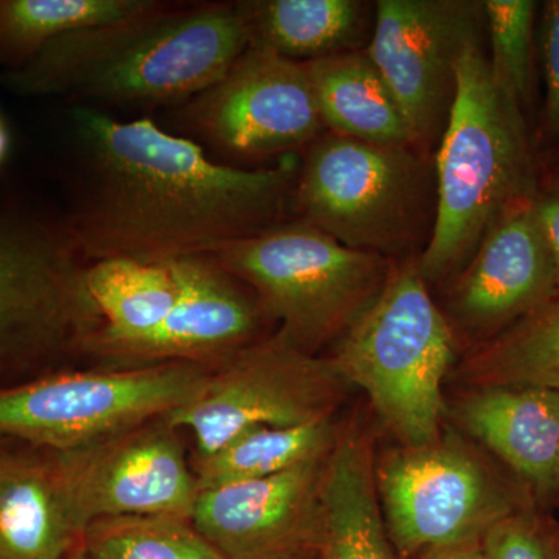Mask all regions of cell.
Wrapping results in <instances>:
<instances>
[{"instance_id":"52a82bcc","label":"cell","mask_w":559,"mask_h":559,"mask_svg":"<svg viewBox=\"0 0 559 559\" xmlns=\"http://www.w3.org/2000/svg\"><path fill=\"white\" fill-rule=\"evenodd\" d=\"M215 367L162 362L117 370L50 371L0 389V443L83 450L190 403Z\"/></svg>"},{"instance_id":"7c38bea8","label":"cell","mask_w":559,"mask_h":559,"mask_svg":"<svg viewBox=\"0 0 559 559\" xmlns=\"http://www.w3.org/2000/svg\"><path fill=\"white\" fill-rule=\"evenodd\" d=\"M200 138L241 157L283 154L319 139L323 128L304 62L249 46L216 83L183 103Z\"/></svg>"},{"instance_id":"cb8c5ba5","label":"cell","mask_w":559,"mask_h":559,"mask_svg":"<svg viewBox=\"0 0 559 559\" xmlns=\"http://www.w3.org/2000/svg\"><path fill=\"white\" fill-rule=\"evenodd\" d=\"M463 374L479 388L530 385L559 392V290L492 336L466 360Z\"/></svg>"},{"instance_id":"4fadbf2b","label":"cell","mask_w":559,"mask_h":559,"mask_svg":"<svg viewBox=\"0 0 559 559\" xmlns=\"http://www.w3.org/2000/svg\"><path fill=\"white\" fill-rule=\"evenodd\" d=\"M81 521L178 516L190 520L200 496L178 429L151 419L83 450L57 452Z\"/></svg>"},{"instance_id":"d6a6232c","label":"cell","mask_w":559,"mask_h":559,"mask_svg":"<svg viewBox=\"0 0 559 559\" xmlns=\"http://www.w3.org/2000/svg\"><path fill=\"white\" fill-rule=\"evenodd\" d=\"M318 549L293 551V554L277 555V557H271L266 559H310Z\"/></svg>"},{"instance_id":"83f0119b","label":"cell","mask_w":559,"mask_h":559,"mask_svg":"<svg viewBox=\"0 0 559 559\" xmlns=\"http://www.w3.org/2000/svg\"><path fill=\"white\" fill-rule=\"evenodd\" d=\"M480 546L485 559H559V543L521 511L491 525L481 536Z\"/></svg>"},{"instance_id":"ffe728a7","label":"cell","mask_w":559,"mask_h":559,"mask_svg":"<svg viewBox=\"0 0 559 559\" xmlns=\"http://www.w3.org/2000/svg\"><path fill=\"white\" fill-rule=\"evenodd\" d=\"M84 283L102 326L84 353L114 362L153 336L170 314L178 286L167 261L109 259L87 263Z\"/></svg>"},{"instance_id":"e575fe53","label":"cell","mask_w":559,"mask_h":559,"mask_svg":"<svg viewBox=\"0 0 559 559\" xmlns=\"http://www.w3.org/2000/svg\"><path fill=\"white\" fill-rule=\"evenodd\" d=\"M554 489H559V452H558L557 469H555Z\"/></svg>"},{"instance_id":"277c9868","label":"cell","mask_w":559,"mask_h":559,"mask_svg":"<svg viewBox=\"0 0 559 559\" xmlns=\"http://www.w3.org/2000/svg\"><path fill=\"white\" fill-rule=\"evenodd\" d=\"M64 221L0 190V389L84 353L102 326Z\"/></svg>"},{"instance_id":"4dcf8cb0","label":"cell","mask_w":559,"mask_h":559,"mask_svg":"<svg viewBox=\"0 0 559 559\" xmlns=\"http://www.w3.org/2000/svg\"><path fill=\"white\" fill-rule=\"evenodd\" d=\"M419 559H485L481 551L480 539L457 546L444 547V549L429 551Z\"/></svg>"},{"instance_id":"e0dca14e","label":"cell","mask_w":559,"mask_h":559,"mask_svg":"<svg viewBox=\"0 0 559 559\" xmlns=\"http://www.w3.org/2000/svg\"><path fill=\"white\" fill-rule=\"evenodd\" d=\"M86 528L57 452L0 443V559H64Z\"/></svg>"},{"instance_id":"8fae6325","label":"cell","mask_w":559,"mask_h":559,"mask_svg":"<svg viewBox=\"0 0 559 559\" xmlns=\"http://www.w3.org/2000/svg\"><path fill=\"white\" fill-rule=\"evenodd\" d=\"M367 53L399 103L415 145L441 138L463 51L480 40L481 3L380 0Z\"/></svg>"},{"instance_id":"6da1fadb","label":"cell","mask_w":559,"mask_h":559,"mask_svg":"<svg viewBox=\"0 0 559 559\" xmlns=\"http://www.w3.org/2000/svg\"><path fill=\"white\" fill-rule=\"evenodd\" d=\"M70 119L76 175L62 221L86 263L205 253L286 223L296 207L294 154L246 170L210 159L193 140L148 119L121 121L80 105Z\"/></svg>"},{"instance_id":"5b68a950","label":"cell","mask_w":559,"mask_h":559,"mask_svg":"<svg viewBox=\"0 0 559 559\" xmlns=\"http://www.w3.org/2000/svg\"><path fill=\"white\" fill-rule=\"evenodd\" d=\"M209 255L249 286L277 336L308 355L342 336L380 297L393 267L301 219L224 242Z\"/></svg>"},{"instance_id":"4316f807","label":"cell","mask_w":559,"mask_h":559,"mask_svg":"<svg viewBox=\"0 0 559 559\" xmlns=\"http://www.w3.org/2000/svg\"><path fill=\"white\" fill-rule=\"evenodd\" d=\"M538 5L533 0H487L481 2L487 22L492 75L521 108L532 97L533 49Z\"/></svg>"},{"instance_id":"484cf974","label":"cell","mask_w":559,"mask_h":559,"mask_svg":"<svg viewBox=\"0 0 559 559\" xmlns=\"http://www.w3.org/2000/svg\"><path fill=\"white\" fill-rule=\"evenodd\" d=\"M83 547L90 559H227L178 516L102 518L87 525Z\"/></svg>"},{"instance_id":"44dd1931","label":"cell","mask_w":559,"mask_h":559,"mask_svg":"<svg viewBox=\"0 0 559 559\" xmlns=\"http://www.w3.org/2000/svg\"><path fill=\"white\" fill-rule=\"evenodd\" d=\"M323 127L377 145L414 146L399 103L367 51L304 62Z\"/></svg>"},{"instance_id":"836d02e7","label":"cell","mask_w":559,"mask_h":559,"mask_svg":"<svg viewBox=\"0 0 559 559\" xmlns=\"http://www.w3.org/2000/svg\"><path fill=\"white\" fill-rule=\"evenodd\" d=\"M64 559H90V557H87L86 551H84L83 544H81L80 547H76V549L73 550L72 554H69Z\"/></svg>"},{"instance_id":"7402d4cb","label":"cell","mask_w":559,"mask_h":559,"mask_svg":"<svg viewBox=\"0 0 559 559\" xmlns=\"http://www.w3.org/2000/svg\"><path fill=\"white\" fill-rule=\"evenodd\" d=\"M235 9L249 46L296 62L349 51L366 25V7L356 0H245Z\"/></svg>"},{"instance_id":"7a4b0ae2","label":"cell","mask_w":559,"mask_h":559,"mask_svg":"<svg viewBox=\"0 0 559 559\" xmlns=\"http://www.w3.org/2000/svg\"><path fill=\"white\" fill-rule=\"evenodd\" d=\"M235 3L153 5L128 20L51 40L27 64L0 73L21 97H66L80 106L183 105L248 50Z\"/></svg>"},{"instance_id":"d4e9b609","label":"cell","mask_w":559,"mask_h":559,"mask_svg":"<svg viewBox=\"0 0 559 559\" xmlns=\"http://www.w3.org/2000/svg\"><path fill=\"white\" fill-rule=\"evenodd\" d=\"M154 0H0V68L27 64L51 40L128 20Z\"/></svg>"},{"instance_id":"ac0fdd59","label":"cell","mask_w":559,"mask_h":559,"mask_svg":"<svg viewBox=\"0 0 559 559\" xmlns=\"http://www.w3.org/2000/svg\"><path fill=\"white\" fill-rule=\"evenodd\" d=\"M471 436L543 491L554 489L559 452V392L544 388L489 385L457 406Z\"/></svg>"},{"instance_id":"3957f363","label":"cell","mask_w":559,"mask_h":559,"mask_svg":"<svg viewBox=\"0 0 559 559\" xmlns=\"http://www.w3.org/2000/svg\"><path fill=\"white\" fill-rule=\"evenodd\" d=\"M432 229L418 260L426 283L468 263L514 205L536 197L520 103L496 81L479 43L463 51L437 154Z\"/></svg>"},{"instance_id":"8992f818","label":"cell","mask_w":559,"mask_h":559,"mask_svg":"<svg viewBox=\"0 0 559 559\" xmlns=\"http://www.w3.org/2000/svg\"><path fill=\"white\" fill-rule=\"evenodd\" d=\"M347 384L358 385L406 448L440 439L443 381L454 336L433 304L418 260L393 267L388 283L330 356Z\"/></svg>"},{"instance_id":"f1b7e54d","label":"cell","mask_w":559,"mask_h":559,"mask_svg":"<svg viewBox=\"0 0 559 559\" xmlns=\"http://www.w3.org/2000/svg\"><path fill=\"white\" fill-rule=\"evenodd\" d=\"M540 58L546 83V121L559 138V0L544 3L540 22Z\"/></svg>"},{"instance_id":"ba28073f","label":"cell","mask_w":559,"mask_h":559,"mask_svg":"<svg viewBox=\"0 0 559 559\" xmlns=\"http://www.w3.org/2000/svg\"><path fill=\"white\" fill-rule=\"evenodd\" d=\"M411 148L331 132L314 140L297 179L299 219L385 259L409 249L429 205L428 173Z\"/></svg>"},{"instance_id":"1f68e13d","label":"cell","mask_w":559,"mask_h":559,"mask_svg":"<svg viewBox=\"0 0 559 559\" xmlns=\"http://www.w3.org/2000/svg\"><path fill=\"white\" fill-rule=\"evenodd\" d=\"M10 151V134L7 130L5 123H3L2 117H0V167L9 156Z\"/></svg>"},{"instance_id":"d590c367","label":"cell","mask_w":559,"mask_h":559,"mask_svg":"<svg viewBox=\"0 0 559 559\" xmlns=\"http://www.w3.org/2000/svg\"><path fill=\"white\" fill-rule=\"evenodd\" d=\"M557 190H559V175H558V179H557Z\"/></svg>"},{"instance_id":"2e32d148","label":"cell","mask_w":559,"mask_h":559,"mask_svg":"<svg viewBox=\"0 0 559 559\" xmlns=\"http://www.w3.org/2000/svg\"><path fill=\"white\" fill-rule=\"evenodd\" d=\"M535 198L498 221L460 275L452 311L471 333L496 336L557 293Z\"/></svg>"},{"instance_id":"603a6c76","label":"cell","mask_w":559,"mask_h":559,"mask_svg":"<svg viewBox=\"0 0 559 559\" xmlns=\"http://www.w3.org/2000/svg\"><path fill=\"white\" fill-rule=\"evenodd\" d=\"M337 437L333 419L290 428L260 426L250 429L218 451L194 457L198 488L201 492L285 473L311 460L325 457L336 444Z\"/></svg>"},{"instance_id":"5bb4252c","label":"cell","mask_w":559,"mask_h":559,"mask_svg":"<svg viewBox=\"0 0 559 559\" xmlns=\"http://www.w3.org/2000/svg\"><path fill=\"white\" fill-rule=\"evenodd\" d=\"M326 459L329 454L264 479L205 489L191 511V524L227 559L318 549Z\"/></svg>"},{"instance_id":"9c48e42d","label":"cell","mask_w":559,"mask_h":559,"mask_svg":"<svg viewBox=\"0 0 559 559\" xmlns=\"http://www.w3.org/2000/svg\"><path fill=\"white\" fill-rule=\"evenodd\" d=\"M347 382L330 358L308 355L282 337L259 340L210 373L207 384L165 419L190 430L198 457L260 426L290 428L333 418Z\"/></svg>"},{"instance_id":"9a60e30c","label":"cell","mask_w":559,"mask_h":559,"mask_svg":"<svg viewBox=\"0 0 559 559\" xmlns=\"http://www.w3.org/2000/svg\"><path fill=\"white\" fill-rule=\"evenodd\" d=\"M178 286L170 314L153 336L121 353L120 367L193 362L218 367L259 341L263 318L255 296L209 253L168 260Z\"/></svg>"},{"instance_id":"f546056e","label":"cell","mask_w":559,"mask_h":559,"mask_svg":"<svg viewBox=\"0 0 559 559\" xmlns=\"http://www.w3.org/2000/svg\"><path fill=\"white\" fill-rule=\"evenodd\" d=\"M535 212L554 263L559 290V190L535 198Z\"/></svg>"},{"instance_id":"d6986e66","label":"cell","mask_w":559,"mask_h":559,"mask_svg":"<svg viewBox=\"0 0 559 559\" xmlns=\"http://www.w3.org/2000/svg\"><path fill=\"white\" fill-rule=\"evenodd\" d=\"M320 559H393L369 443L345 432L326 459L320 495Z\"/></svg>"},{"instance_id":"30bf717a","label":"cell","mask_w":559,"mask_h":559,"mask_svg":"<svg viewBox=\"0 0 559 559\" xmlns=\"http://www.w3.org/2000/svg\"><path fill=\"white\" fill-rule=\"evenodd\" d=\"M377 488L390 544L403 558L481 539L516 511L510 492L479 460L448 441L389 455Z\"/></svg>"}]
</instances>
